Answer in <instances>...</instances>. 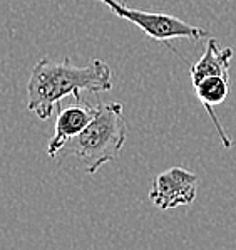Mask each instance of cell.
I'll use <instances>...</instances> for the list:
<instances>
[{
  "instance_id": "7",
  "label": "cell",
  "mask_w": 236,
  "mask_h": 250,
  "mask_svg": "<svg viewBox=\"0 0 236 250\" xmlns=\"http://www.w3.org/2000/svg\"><path fill=\"white\" fill-rule=\"evenodd\" d=\"M233 49L221 47L219 42L208 37L204 54L200 61L191 64V83L196 84L209 76H223L230 78V62L233 59Z\"/></svg>"
},
{
  "instance_id": "6",
  "label": "cell",
  "mask_w": 236,
  "mask_h": 250,
  "mask_svg": "<svg viewBox=\"0 0 236 250\" xmlns=\"http://www.w3.org/2000/svg\"><path fill=\"white\" fill-rule=\"evenodd\" d=\"M196 98L200 99V103L206 109V113L211 118L213 125H215L216 131L219 134V140L224 148H231V138L228 136L226 131L223 129L221 123L216 118V113L213 107L221 104L224 99L230 94V78H223V76H209V78L201 79L200 83L193 84Z\"/></svg>"
},
{
  "instance_id": "2",
  "label": "cell",
  "mask_w": 236,
  "mask_h": 250,
  "mask_svg": "<svg viewBox=\"0 0 236 250\" xmlns=\"http://www.w3.org/2000/svg\"><path fill=\"white\" fill-rule=\"evenodd\" d=\"M127 140V125L121 103H102L87 128L66 145L64 151L77 156L89 175L119 156Z\"/></svg>"
},
{
  "instance_id": "5",
  "label": "cell",
  "mask_w": 236,
  "mask_h": 250,
  "mask_svg": "<svg viewBox=\"0 0 236 250\" xmlns=\"http://www.w3.org/2000/svg\"><path fill=\"white\" fill-rule=\"evenodd\" d=\"M75 103L77 104L69 106L66 109H60L59 106V113H57L54 126V136L51 138L47 146L49 158H55L60 151H64L66 145L71 140H74L75 136H79L96 114V107L89 106L87 103H82V99Z\"/></svg>"
},
{
  "instance_id": "4",
  "label": "cell",
  "mask_w": 236,
  "mask_h": 250,
  "mask_svg": "<svg viewBox=\"0 0 236 250\" xmlns=\"http://www.w3.org/2000/svg\"><path fill=\"white\" fill-rule=\"evenodd\" d=\"M196 183L198 178L195 173L180 167L169 168L154 178L149 198L159 210L191 205L196 198Z\"/></svg>"
},
{
  "instance_id": "3",
  "label": "cell",
  "mask_w": 236,
  "mask_h": 250,
  "mask_svg": "<svg viewBox=\"0 0 236 250\" xmlns=\"http://www.w3.org/2000/svg\"><path fill=\"white\" fill-rule=\"evenodd\" d=\"M99 2L108 5L114 15L139 27L147 37H151L154 41L169 42L171 39H181V37L200 41L204 39V37L206 39L209 37L208 30L188 24V22L181 21V19L174 17L171 14L146 12V10L131 9V7L124 5V3L117 2V0H99Z\"/></svg>"
},
{
  "instance_id": "8",
  "label": "cell",
  "mask_w": 236,
  "mask_h": 250,
  "mask_svg": "<svg viewBox=\"0 0 236 250\" xmlns=\"http://www.w3.org/2000/svg\"><path fill=\"white\" fill-rule=\"evenodd\" d=\"M216 2H228V0H216Z\"/></svg>"
},
{
  "instance_id": "1",
  "label": "cell",
  "mask_w": 236,
  "mask_h": 250,
  "mask_svg": "<svg viewBox=\"0 0 236 250\" xmlns=\"http://www.w3.org/2000/svg\"><path fill=\"white\" fill-rule=\"evenodd\" d=\"M114 86L112 71L104 61L92 59L86 66H74L69 59H40L30 71L27 83V109L47 121L66 96L81 101V92H108Z\"/></svg>"
}]
</instances>
